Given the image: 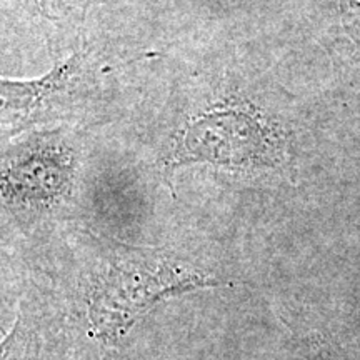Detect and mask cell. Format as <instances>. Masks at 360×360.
<instances>
[{"label":"cell","mask_w":360,"mask_h":360,"mask_svg":"<svg viewBox=\"0 0 360 360\" xmlns=\"http://www.w3.org/2000/svg\"><path fill=\"white\" fill-rule=\"evenodd\" d=\"M35 345L29 328L19 322L12 332L0 342V360H34Z\"/></svg>","instance_id":"cell-3"},{"label":"cell","mask_w":360,"mask_h":360,"mask_svg":"<svg viewBox=\"0 0 360 360\" xmlns=\"http://www.w3.org/2000/svg\"><path fill=\"white\" fill-rule=\"evenodd\" d=\"M219 283L169 259L122 260L103 274L90 295V323L102 339H120L165 297Z\"/></svg>","instance_id":"cell-1"},{"label":"cell","mask_w":360,"mask_h":360,"mask_svg":"<svg viewBox=\"0 0 360 360\" xmlns=\"http://www.w3.org/2000/svg\"><path fill=\"white\" fill-rule=\"evenodd\" d=\"M307 360H360V354L328 337H314L307 342Z\"/></svg>","instance_id":"cell-4"},{"label":"cell","mask_w":360,"mask_h":360,"mask_svg":"<svg viewBox=\"0 0 360 360\" xmlns=\"http://www.w3.org/2000/svg\"><path fill=\"white\" fill-rule=\"evenodd\" d=\"M193 160H209L231 167L274 165L277 150L267 130L244 112H215L197 120L184 141Z\"/></svg>","instance_id":"cell-2"}]
</instances>
